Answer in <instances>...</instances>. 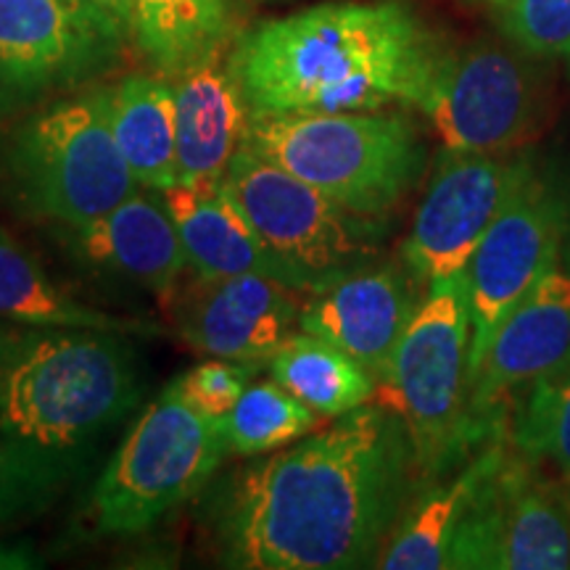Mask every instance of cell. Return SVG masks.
Listing matches in <instances>:
<instances>
[{
  "instance_id": "1",
  "label": "cell",
  "mask_w": 570,
  "mask_h": 570,
  "mask_svg": "<svg viewBox=\"0 0 570 570\" xmlns=\"http://www.w3.org/2000/svg\"><path fill=\"white\" fill-rule=\"evenodd\" d=\"M417 479L396 412L362 404L219 489L212 510L217 558L240 570L375 566Z\"/></svg>"
},
{
  "instance_id": "2",
  "label": "cell",
  "mask_w": 570,
  "mask_h": 570,
  "mask_svg": "<svg viewBox=\"0 0 570 570\" xmlns=\"http://www.w3.org/2000/svg\"><path fill=\"white\" fill-rule=\"evenodd\" d=\"M439 53L407 6L377 0L262 21L227 63L252 111H377L415 106Z\"/></svg>"
},
{
  "instance_id": "3",
  "label": "cell",
  "mask_w": 570,
  "mask_h": 570,
  "mask_svg": "<svg viewBox=\"0 0 570 570\" xmlns=\"http://www.w3.org/2000/svg\"><path fill=\"white\" fill-rule=\"evenodd\" d=\"M138 396V365L122 333L32 327L6 356L0 433L40 452L75 449L119 423Z\"/></svg>"
},
{
  "instance_id": "4",
  "label": "cell",
  "mask_w": 570,
  "mask_h": 570,
  "mask_svg": "<svg viewBox=\"0 0 570 570\" xmlns=\"http://www.w3.org/2000/svg\"><path fill=\"white\" fill-rule=\"evenodd\" d=\"M244 146L346 209L386 214L423 173L415 127L375 111H252Z\"/></svg>"
},
{
  "instance_id": "5",
  "label": "cell",
  "mask_w": 570,
  "mask_h": 570,
  "mask_svg": "<svg viewBox=\"0 0 570 570\" xmlns=\"http://www.w3.org/2000/svg\"><path fill=\"white\" fill-rule=\"evenodd\" d=\"M6 180L32 214L82 227L140 188L111 130L109 90L48 106L11 135Z\"/></svg>"
},
{
  "instance_id": "6",
  "label": "cell",
  "mask_w": 570,
  "mask_h": 570,
  "mask_svg": "<svg viewBox=\"0 0 570 570\" xmlns=\"http://www.w3.org/2000/svg\"><path fill=\"white\" fill-rule=\"evenodd\" d=\"M375 402L407 428L423 479L452 468L481 439L470 423V312L462 275L425 288Z\"/></svg>"
},
{
  "instance_id": "7",
  "label": "cell",
  "mask_w": 570,
  "mask_h": 570,
  "mask_svg": "<svg viewBox=\"0 0 570 570\" xmlns=\"http://www.w3.org/2000/svg\"><path fill=\"white\" fill-rule=\"evenodd\" d=\"M227 452L225 417L190 407L173 383L140 412L104 468L92 494L98 529L117 537L148 531L196 497Z\"/></svg>"
},
{
  "instance_id": "8",
  "label": "cell",
  "mask_w": 570,
  "mask_h": 570,
  "mask_svg": "<svg viewBox=\"0 0 570 570\" xmlns=\"http://www.w3.org/2000/svg\"><path fill=\"white\" fill-rule=\"evenodd\" d=\"M223 185L285 269L288 285L315 294L381 254L383 219L341 206L265 156L240 146Z\"/></svg>"
},
{
  "instance_id": "9",
  "label": "cell",
  "mask_w": 570,
  "mask_h": 570,
  "mask_svg": "<svg viewBox=\"0 0 570 570\" xmlns=\"http://www.w3.org/2000/svg\"><path fill=\"white\" fill-rule=\"evenodd\" d=\"M523 56L529 53L497 42L439 53L415 106L444 148L508 154L531 140L544 117V96Z\"/></svg>"
},
{
  "instance_id": "10",
  "label": "cell",
  "mask_w": 570,
  "mask_h": 570,
  "mask_svg": "<svg viewBox=\"0 0 570 570\" xmlns=\"http://www.w3.org/2000/svg\"><path fill=\"white\" fill-rule=\"evenodd\" d=\"M127 32L92 0H0V114L109 67Z\"/></svg>"
},
{
  "instance_id": "11",
  "label": "cell",
  "mask_w": 570,
  "mask_h": 570,
  "mask_svg": "<svg viewBox=\"0 0 570 570\" xmlns=\"http://www.w3.org/2000/svg\"><path fill=\"white\" fill-rule=\"evenodd\" d=\"M568 227L566 194L533 173L483 235L462 273L470 312V381L502 320L560 265Z\"/></svg>"
},
{
  "instance_id": "12",
  "label": "cell",
  "mask_w": 570,
  "mask_h": 570,
  "mask_svg": "<svg viewBox=\"0 0 570 570\" xmlns=\"http://www.w3.org/2000/svg\"><path fill=\"white\" fill-rule=\"evenodd\" d=\"M531 175L533 164L523 156L444 148L402 246L404 267L425 288L460 277L483 235Z\"/></svg>"
},
{
  "instance_id": "13",
  "label": "cell",
  "mask_w": 570,
  "mask_h": 570,
  "mask_svg": "<svg viewBox=\"0 0 570 570\" xmlns=\"http://www.w3.org/2000/svg\"><path fill=\"white\" fill-rule=\"evenodd\" d=\"M533 470L515 449L497 494L462 533L449 568H570V483L539 479Z\"/></svg>"
},
{
  "instance_id": "14",
  "label": "cell",
  "mask_w": 570,
  "mask_h": 570,
  "mask_svg": "<svg viewBox=\"0 0 570 570\" xmlns=\"http://www.w3.org/2000/svg\"><path fill=\"white\" fill-rule=\"evenodd\" d=\"M570 365V269L552 267L489 341L470 381V423L487 431L494 410Z\"/></svg>"
},
{
  "instance_id": "15",
  "label": "cell",
  "mask_w": 570,
  "mask_h": 570,
  "mask_svg": "<svg viewBox=\"0 0 570 570\" xmlns=\"http://www.w3.org/2000/svg\"><path fill=\"white\" fill-rule=\"evenodd\" d=\"M417 288V277L404 265L354 269L309 294L298 312V331L338 346L375 383H383L423 302Z\"/></svg>"
},
{
  "instance_id": "16",
  "label": "cell",
  "mask_w": 570,
  "mask_h": 570,
  "mask_svg": "<svg viewBox=\"0 0 570 570\" xmlns=\"http://www.w3.org/2000/svg\"><path fill=\"white\" fill-rule=\"evenodd\" d=\"M294 294L267 275L196 277L175 296L177 327L196 352L262 365L298 327L302 304Z\"/></svg>"
},
{
  "instance_id": "17",
  "label": "cell",
  "mask_w": 570,
  "mask_h": 570,
  "mask_svg": "<svg viewBox=\"0 0 570 570\" xmlns=\"http://www.w3.org/2000/svg\"><path fill=\"white\" fill-rule=\"evenodd\" d=\"M512 458L515 446L494 439L454 479L415 494L377 554L375 568L444 570L452 566L454 547L494 497Z\"/></svg>"
},
{
  "instance_id": "18",
  "label": "cell",
  "mask_w": 570,
  "mask_h": 570,
  "mask_svg": "<svg viewBox=\"0 0 570 570\" xmlns=\"http://www.w3.org/2000/svg\"><path fill=\"white\" fill-rule=\"evenodd\" d=\"M69 244L82 259L135 283L161 304H173L180 294L188 259L173 214L154 196L135 190L104 217L69 227Z\"/></svg>"
},
{
  "instance_id": "19",
  "label": "cell",
  "mask_w": 570,
  "mask_h": 570,
  "mask_svg": "<svg viewBox=\"0 0 570 570\" xmlns=\"http://www.w3.org/2000/svg\"><path fill=\"white\" fill-rule=\"evenodd\" d=\"M177 77V183H219L235 151L244 146L252 109L230 63L223 61V48Z\"/></svg>"
},
{
  "instance_id": "20",
  "label": "cell",
  "mask_w": 570,
  "mask_h": 570,
  "mask_svg": "<svg viewBox=\"0 0 570 570\" xmlns=\"http://www.w3.org/2000/svg\"><path fill=\"white\" fill-rule=\"evenodd\" d=\"M161 196L196 277L267 275L288 285L285 269L269 254L244 209L227 194L223 180L202 185L175 183L173 188L161 190Z\"/></svg>"
},
{
  "instance_id": "21",
  "label": "cell",
  "mask_w": 570,
  "mask_h": 570,
  "mask_svg": "<svg viewBox=\"0 0 570 570\" xmlns=\"http://www.w3.org/2000/svg\"><path fill=\"white\" fill-rule=\"evenodd\" d=\"M0 317L27 327H75V331L140 333L156 336L154 320L122 317L80 302L48 277L38 262L9 233L0 230Z\"/></svg>"
},
{
  "instance_id": "22",
  "label": "cell",
  "mask_w": 570,
  "mask_h": 570,
  "mask_svg": "<svg viewBox=\"0 0 570 570\" xmlns=\"http://www.w3.org/2000/svg\"><path fill=\"white\" fill-rule=\"evenodd\" d=\"M111 130L140 188L161 190L177 183L175 88L135 75L109 88Z\"/></svg>"
},
{
  "instance_id": "23",
  "label": "cell",
  "mask_w": 570,
  "mask_h": 570,
  "mask_svg": "<svg viewBox=\"0 0 570 570\" xmlns=\"http://www.w3.org/2000/svg\"><path fill=\"white\" fill-rule=\"evenodd\" d=\"M127 27L156 69L183 75L223 48L230 0H130Z\"/></svg>"
},
{
  "instance_id": "24",
  "label": "cell",
  "mask_w": 570,
  "mask_h": 570,
  "mask_svg": "<svg viewBox=\"0 0 570 570\" xmlns=\"http://www.w3.org/2000/svg\"><path fill=\"white\" fill-rule=\"evenodd\" d=\"M269 373L320 417H341L370 404L377 389L346 352L304 331L269 356Z\"/></svg>"
},
{
  "instance_id": "25",
  "label": "cell",
  "mask_w": 570,
  "mask_h": 570,
  "mask_svg": "<svg viewBox=\"0 0 570 570\" xmlns=\"http://www.w3.org/2000/svg\"><path fill=\"white\" fill-rule=\"evenodd\" d=\"M317 423V412L288 394L275 377L248 386L225 415L227 444H230V452L240 458H254V454L294 444L315 431Z\"/></svg>"
},
{
  "instance_id": "26",
  "label": "cell",
  "mask_w": 570,
  "mask_h": 570,
  "mask_svg": "<svg viewBox=\"0 0 570 570\" xmlns=\"http://www.w3.org/2000/svg\"><path fill=\"white\" fill-rule=\"evenodd\" d=\"M510 439L525 462L570 483V365L525 391Z\"/></svg>"
},
{
  "instance_id": "27",
  "label": "cell",
  "mask_w": 570,
  "mask_h": 570,
  "mask_svg": "<svg viewBox=\"0 0 570 570\" xmlns=\"http://www.w3.org/2000/svg\"><path fill=\"white\" fill-rule=\"evenodd\" d=\"M504 35L533 59L570 63V0H508Z\"/></svg>"
},
{
  "instance_id": "28",
  "label": "cell",
  "mask_w": 570,
  "mask_h": 570,
  "mask_svg": "<svg viewBox=\"0 0 570 570\" xmlns=\"http://www.w3.org/2000/svg\"><path fill=\"white\" fill-rule=\"evenodd\" d=\"M259 365L256 362H238L214 356L209 362H202L194 370L180 375L175 381V389L180 391L190 407L212 417H225L235 407L244 391L252 386V377Z\"/></svg>"
},
{
  "instance_id": "29",
  "label": "cell",
  "mask_w": 570,
  "mask_h": 570,
  "mask_svg": "<svg viewBox=\"0 0 570 570\" xmlns=\"http://www.w3.org/2000/svg\"><path fill=\"white\" fill-rule=\"evenodd\" d=\"M92 3L104 6L106 11H111L114 17L122 19L125 24H127V21H130V0H92ZM127 30H130V27H127Z\"/></svg>"
},
{
  "instance_id": "30",
  "label": "cell",
  "mask_w": 570,
  "mask_h": 570,
  "mask_svg": "<svg viewBox=\"0 0 570 570\" xmlns=\"http://www.w3.org/2000/svg\"><path fill=\"white\" fill-rule=\"evenodd\" d=\"M11 341L6 336L3 331H0V383H3V370H6V356H9V348H11Z\"/></svg>"
},
{
  "instance_id": "31",
  "label": "cell",
  "mask_w": 570,
  "mask_h": 570,
  "mask_svg": "<svg viewBox=\"0 0 570 570\" xmlns=\"http://www.w3.org/2000/svg\"><path fill=\"white\" fill-rule=\"evenodd\" d=\"M491 3H508V0H491Z\"/></svg>"
}]
</instances>
